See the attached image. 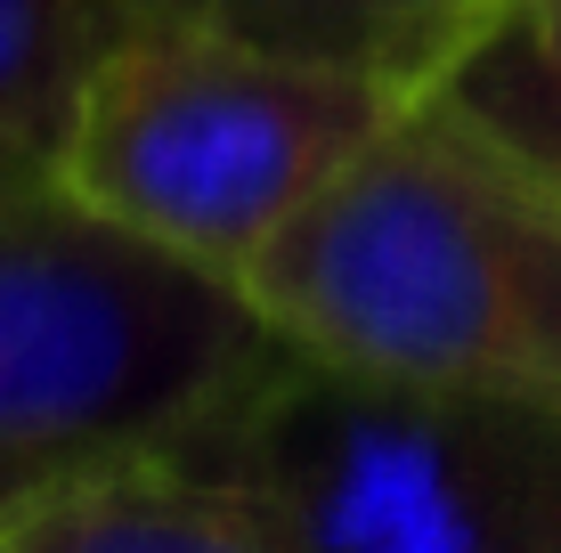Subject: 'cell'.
<instances>
[{"label": "cell", "mask_w": 561, "mask_h": 553, "mask_svg": "<svg viewBox=\"0 0 561 553\" xmlns=\"http://www.w3.org/2000/svg\"><path fill=\"white\" fill-rule=\"evenodd\" d=\"M130 9L237 33V42L285 57H318L342 73H375V82L423 99L505 0H130Z\"/></svg>", "instance_id": "obj_6"}, {"label": "cell", "mask_w": 561, "mask_h": 553, "mask_svg": "<svg viewBox=\"0 0 561 553\" xmlns=\"http://www.w3.org/2000/svg\"><path fill=\"white\" fill-rule=\"evenodd\" d=\"M130 25V0H0V171H57L90 73Z\"/></svg>", "instance_id": "obj_7"}, {"label": "cell", "mask_w": 561, "mask_h": 553, "mask_svg": "<svg viewBox=\"0 0 561 553\" xmlns=\"http://www.w3.org/2000/svg\"><path fill=\"white\" fill-rule=\"evenodd\" d=\"M0 553H9V545H0Z\"/></svg>", "instance_id": "obj_9"}, {"label": "cell", "mask_w": 561, "mask_h": 553, "mask_svg": "<svg viewBox=\"0 0 561 553\" xmlns=\"http://www.w3.org/2000/svg\"><path fill=\"white\" fill-rule=\"evenodd\" d=\"M399 106L408 90L375 73L139 16L90 73L57 180L154 253L244 285V269L391 130Z\"/></svg>", "instance_id": "obj_3"}, {"label": "cell", "mask_w": 561, "mask_h": 553, "mask_svg": "<svg viewBox=\"0 0 561 553\" xmlns=\"http://www.w3.org/2000/svg\"><path fill=\"white\" fill-rule=\"evenodd\" d=\"M285 350L448 399L561 407V187L423 90L244 269Z\"/></svg>", "instance_id": "obj_1"}, {"label": "cell", "mask_w": 561, "mask_h": 553, "mask_svg": "<svg viewBox=\"0 0 561 553\" xmlns=\"http://www.w3.org/2000/svg\"><path fill=\"white\" fill-rule=\"evenodd\" d=\"M432 90L513 163L561 187V0H505Z\"/></svg>", "instance_id": "obj_8"}, {"label": "cell", "mask_w": 561, "mask_h": 553, "mask_svg": "<svg viewBox=\"0 0 561 553\" xmlns=\"http://www.w3.org/2000/svg\"><path fill=\"white\" fill-rule=\"evenodd\" d=\"M9 553H294L277 521L237 497L228 481L196 472L187 456L147 448L49 481L0 512Z\"/></svg>", "instance_id": "obj_5"}, {"label": "cell", "mask_w": 561, "mask_h": 553, "mask_svg": "<svg viewBox=\"0 0 561 553\" xmlns=\"http://www.w3.org/2000/svg\"><path fill=\"white\" fill-rule=\"evenodd\" d=\"M277 358L285 334L237 277L139 244L57 171H0V512L196 440Z\"/></svg>", "instance_id": "obj_2"}, {"label": "cell", "mask_w": 561, "mask_h": 553, "mask_svg": "<svg viewBox=\"0 0 561 553\" xmlns=\"http://www.w3.org/2000/svg\"><path fill=\"white\" fill-rule=\"evenodd\" d=\"M294 553H561V407L448 399L285 350L180 440Z\"/></svg>", "instance_id": "obj_4"}]
</instances>
